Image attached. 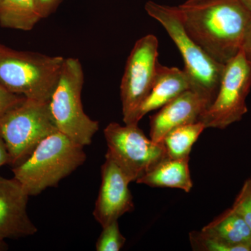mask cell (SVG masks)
Here are the masks:
<instances>
[{"instance_id": "1", "label": "cell", "mask_w": 251, "mask_h": 251, "mask_svg": "<svg viewBox=\"0 0 251 251\" xmlns=\"http://www.w3.org/2000/svg\"><path fill=\"white\" fill-rule=\"evenodd\" d=\"M177 9L188 34L211 58L226 64L239 53L251 21L240 0H201Z\"/></svg>"}, {"instance_id": "2", "label": "cell", "mask_w": 251, "mask_h": 251, "mask_svg": "<svg viewBox=\"0 0 251 251\" xmlns=\"http://www.w3.org/2000/svg\"><path fill=\"white\" fill-rule=\"evenodd\" d=\"M86 158L83 146L57 131L43 140L12 171L29 196H37L46 188L56 187Z\"/></svg>"}, {"instance_id": "3", "label": "cell", "mask_w": 251, "mask_h": 251, "mask_svg": "<svg viewBox=\"0 0 251 251\" xmlns=\"http://www.w3.org/2000/svg\"><path fill=\"white\" fill-rule=\"evenodd\" d=\"M65 58L17 50L0 44V85L11 93L49 101Z\"/></svg>"}, {"instance_id": "4", "label": "cell", "mask_w": 251, "mask_h": 251, "mask_svg": "<svg viewBox=\"0 0 251 251\" xmlns=\"http://www.w3.org/2000/svg\"><path fill=\"white\" fill-rule=\"evenodd\" d=\"M145 9L149 16L163 26L179 50L191 90L201 94L210 105L219 90L226 64L211 58L190 36L181 21L177 6L149 1Z\"/></svg>"}, {"instance_id": "5", "label": "cell", "mask_w": 251, "mask_h": 251, "mask_svg": "<svg viewBox=\"0 0 251 251\" xmlns=\"http://www.w3.org/2000/svg\"><path fill=\"white\" fill-rule=\"evenodd\" d=\"M84 72L78 59L65 58L58 82L49 103L57 130L82 146L90 145L99 122L85 113L81 100Z\"/></svg>"}, {"instance_id": "6", "label": "cell", "mask_w": 251, "mask_h": 251, "mask_svg": "<svg viewBox=\"0 0 251 251\" xmlns=\"http://www.w3.org/2000/svg\"><path fill=\"white\" fill-rule=\"evenodd\" d=\"M57 131L49 101L23 97L0 117V136L13 167L24 161L43 140Z\"/></svg>"}, {"instance_id": "7", "label": "cell", "mask_w": 251, "mask_h": 251, "mask_svg": "<svg viewBox=\"0 0 251 251\" xmlns=\"http://www.w3.org/2000/svg\"><path fill=\"white\" fill-rule=\"evenodd\" d=\"M110 156L125 173L130 182L151 171L158 163L168 158L162 143L148 138L138 124L121 125L109 124L103 130Z\"/></svg>"}, {"instance_id": "8", "label": "cell", "mask_w": 251, "mask_h": 251, "mask_svg": "<svg viewBox=\"0 0 251 251\" xmlns=\"http://www.w3.org/2000/svg\"><path fill=\"white\" fill-rule=\"evenodd\" d=\"M251 87V63L242 49L225 65L215 99L199 121L206 128L224 129L242 120L247 113V99Z\"/></svg>"}, {"instance_id": "9", "label": "cell", "mask_w": 251, "mask_h": 251, "mask_svg": "<svg viewBox=\"0 0 251 251\" xmlns=\"http://www.w3.org/2000/svg\"><path fill=\"white\" fill-rule=\"evenodd\" d=\"M158 57V41L153 34L140 38L130 51L120 85L126 125L138 124L137 114L152 88L159 64Z\"/></svg>"}, {"instance_id": "10", "label": "cell", "mask_w": 251, "mask_h": 251, "mask_svg": "<svg viewBox=\"0 0 251 251\" xmlns=\"http://www.w3.org/2000/svg\"><path fill=\"white\" fill-rule=\"evenodd\" d=\"M101 184L96 201L93 216L102 227L134 210L133 196L128 185L130 181L110 156L100 168Z\"/></svg>"}, {"instance_id": "11", "label": "cell", "mask_w": 251, "mask_h": 251, "mask_svg": "<svg viewBox=\"0 0 251 251\" xmlns=\"http://www.w3.org/2000/svg\"><path fill=\"white\" fill-rule=\"evenodd\" d=\"M29 196L17 179L0 175V239L29 237L37 232L28 216Z\"/></svg>"}, {"instance_id": "12", "label": "cell", "mask_w": 251, "mask_h": 251, "mask_svg": "<svg viewBox=\"0 0 251 251\" xmlns=\"http://www.w3.org/2000/svg\"><path fill=\"white\" fill-rule=\"evenodd\" d=\"M209 103L198 92L188 90L150 116V138L161 143L169 132L181 126L199 121Z\"/></svg>"}, {"instance_id": "13", "label": "cell", "mask_w": 251, "mask_h": 251, "mask_svg": "<svg viewBox=\"0 0 251 251\" xmlns=\"http://www.w3.org/2000/svg\"><path fill=\"white\" fill-rule=\"evenodd\" d=\"M191 89V82L184 69L158 64L152 88L137 114L139 123L149 112L158 110Z\"/></svg>"}, {"instance_id": "14", "label": "cell", "mask_w": 251, "mask_h": 251, "mask_svg": "<svg viewBox=\"0 0 251 251\" xmlns=\"http://www.w3.org/2000/svg\"><path fill=\"white\" fill-rule=\"evenodd\" d=\"M189 161L190 156L183 158L168 157L137 180L136 183L153 188H177L189 193L193 188Z\"/></svg>"}, {"instance_id": "15", "label": "cell", "mask_w": 251, "mask_h": 251, "mask_svg": "<svg viewBox=\"0 0 251 251\" xmlns=\"http://www.w3.org/2000/svg\"><path fill=\"white\" fill-rule=\"evenodd\" d=\"M202 229L232 246L251 247V229L231 208L213 220Z\"/></svg>"}, {"instance_id": "16", "label": "cell", "mask_w": 251, "mask_h": 251, "mask_svg": "<svg viewBox=\"0 0 251 251\" xmlns=\"http://www.w3.org/2000/svg\"><path fill=\"white\" fill-rule=\"evenodd\" d=\"M41 20L36 0H2L0 2V26L30 31Z\"/></svg>"}, {"instance_id": "17", "label": "cell", "mask_w": 251, "mask_h": 251, "mask_svg": "<svg viewBox=\"0 0 251 251\" xmlns=\"http://www.w3.org/2000/svg\"><path fill=\"white\" fill-rule=\"evenodd\" d=\"M205 128L202 122L198 121L172 130L161 142L168 156L171 158L189 157L193 145Z\"/></svg>"}, {"instance_id": "18", "label": "cell", "mask_w": 251, "mask_h": 251, "mask_svg": "<svg viewBox=\"0 0 251 251\" xmlns=\"http://www.w3.org/2000/svg\"><path fill=\"white\" fill-rule=\"evenodd\" d=\"M189 240L193 251H251L250 246L230 245L202 229L201 231H193L190 232Z\"/></svg>"}, {"instance_id": "19", "label": "cell", "mask_w": 251, "mask_h": 251, "mask_svg": "<svg viewBox=\"0 0 251 251\" xmlns=\"http://www.w3.org/2000/svg\"><path fill=\"white\" fill-rule=\"evenodd\" d=\"M125 243L126 238L120 232L118 221H115L103 227V231L96 244V250L119 251L121 250Z\"/></svg>"}, {"instance_id": "20", "label": "cell", "mask_w": 251, "mask_h": 251, "mask_svg": "<svg viewBox=\"0 0 251 251\" xmlns=\"http://www.w3.org/2000/svg\"><path fill=\"white\" fill-rule=\"evenodd\" d=\"M231 209L242 217L251 229V176L244 182Z\"/></svg>"}, {"instance_id": "21", "label": "cell", "mask_w": 251, "mask_h": 251, "mask_svg": "<svg viewBox=\"0 0 251 251\" xmlns=\"http://www.w3.org/2000/svg\"><path fill=\"white\" fill-rule=\"evenodd\" d=\"M23 97L11 93L9 91L5 89L2 85H0V117L18 103Z\"/></svg>"}, {"instance_id": "22", "label": "cell", "mask_w": 251, "mask_h": 251, "mask_svg": "<svg viewBox=\"0 0 251 251\" xmlns=\"http://www.w3.org/2000/svg\"><path fill=\"white\" fill-rule=\"evenodd\" d=\"M62 1V0H36V6L41 19L53 14Z\"/></svg>"}, {"instance_id": "23", "label": "cell", "mask_w": 251, "mask_h": 251, "mask_svg": "<svg viewBox=\"0 0 251 251\" xmlns=\"http://www.w3.org/2000/svg\"><path fill=\"white\" fill-rule=\"evenodd\" d=\"M242 50L248 60L251 63V21L244 36Z\"/></svg>"}, {"instance_id": "24", "label": "cell", "mask_w": 251, "mask_h": 251, "mask_svg": "<svg viewBox=\"0 0 251 251\" xmlns=\"http://www.w3.org/2000/svg\"><path fill=\"white\" fill-rule=\"evenodd\" d=\"M7 164H10L9 153L4 140L0 136V168Z\"/></svg>"}, {"instance_id": "25", "label": "cell", "mask_w": 251, "mask_h": 251, "mask_svg": "<svg viewBox=\"0 0 251 251\" xmlns=\"http://www.w3.org/2000/svg\"><path fill=\"white\" fill-rule=\"evenodd\" d=\"M8 245L5 243L4 240L0 239V251H6L8 249Z\"/></svg>"}, {"instance_id": "26", "label": "cell", "mask_w": 251, "mask_h": 251, "mask_svg": "<svg viewBox=\"0 0 251 251\" xmlns=\"http://www.w3.org/2000/svg\"><path fill=\"white\" fill-rule=\"evenodd\" d=\"M243 4L247 8L249 11H251V0H240Z\"/></svg>"}, {"instance_id": "27", "label": "cell", "mask_w": 251, "mask_h": 251, "mask_svg": "<svg viewBox=\"0 0 251 251\" xmlns=\"http://www.w3.org/2000/svg\"><path fill=\"white\" fill-rule=\"evenodd\" d=\"M201 1V0H186L185 2L186 3H193V2H197V1Z\"/></svg>"}, {"instance_id": "28", "label": "cell", "mask_w": 251, "mask_h": 251, "mask_svg": "<svg viewBox=\"0 0 251 251\" xmlns=\"http://www.w3.org/2000/svg\"><path fill=\"white\" fill-rule=\"evenodd\" d=\"M1 1H2V0H0V2H1Z\"/></svg>"}]
</instances>
